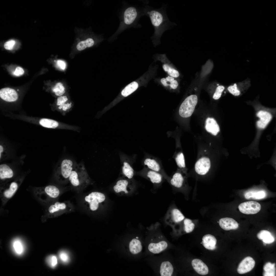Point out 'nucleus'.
I'll list each match as a JSON object with an SVG mask.
<instances>
[{
  "label": "nucleus",
  "mask_w": 276,
  "mask_h": 276,
  "mask_svg": "<svg viewBox=\"0 0 276 276\" xmlns=\"http://www.w3.org/2000/svg\"><path fill=\"white\" fill-rule=\"evenodd\" d=\"M167 8V5L163 4L160 8L156 9L146 5L143 9L144 15L150 18L154 28V34L150 39L155 45L160 43V38L165 31L170 30L176 25L169 19L166 13Z\"/></svg>",
  "instance_id": "f257e3e1"
},
{
  "label": "nucleus",
  "mask_w": 276,
  "mask_h": 276,
  "mask_svg": "<svg viewBox=\"0 0 276 276\" xmlns=\"http://www.w3.org/2000/svg\"><path fill=\"white\" fill-rule=\"evenodd\" d=\"M68 182L78 192L91 184V179L83 164L76 163L70 176Z\"/></svg>",
  "instance_id": "f03ea898"
},
{
  "label": "nucleus",
  "mask_w": 276,
  "mask_h": 276,
  "mask_svg": "<svg viewBox=\"0 0 276 276\" xmlns=\"http://www.w3.org/2000/svg\"><path fill=\"white\" fill-rule=\"evenodd\" d=\"M32 191L36 198L44 204H50L56 201L61 193L59 187L53 185L34 187Z\"/></svg>",
  "instance_id": "7ed1b4c3"
},
{
  "label": "nucleus",
  "mask_w": 276,
  "mask_h": 276,
  "mask_svg": "<svg viewBox=\"0 0 276 276\" xmlns=\"http://www.w3.org/2000/svg\"><path fill=\"white\" fill-rule=\"evenodd\" d=\"M74 209L73 205L69 201L60 202L56 201L49 204L42 218L44 220L56 217L72 212Z\"/></svg>",
  "instance_id": "20e7f679"
},
{
  "label": "nucleus",
  "mask_w": 276,
  "mask_h": 276,
  "mask_svg": "<svg viewBox=\"0 0 276 276\" xmlns=\"http://www.w3.org/2000/svg\"><path fill=\"white\" fill-rule=\"evenodd\" d=\"M76 164L69 159H65L60 162L54 171V177L56 180L62 184L68 182L71 172Z\"/></svg>",
  "instance_id": "39448f33"
},
{
  "label": "nucleus",
  "mask_w": 276,
  "mask_h": 276,
  "mask_svg": "<svg viewBox=\"0 0 276 276\" xmlns=\"http://www.w3.org/2000/svg\"><path fill=\"white\" fill-rule=\"evenodd\" d=\"M23 176L11 181L2 184L0 187V197L2 203L5 205L15 194L24 180Z\"/></svg>",
  "instance_id": "423d86ee"
},
{
  "label": "nucleus",
  "mask_w": 276,
  "mask_h": 276,
  "mask_svg": "<svg viewBox=\"0 0 276 276\" xmlns=\"http://www.w3.org/2000/svg\"><path fill=\"white\" fill-rule=\"evenodd\" d=\"M130 156L121 153L119 154L121 164V173L124 177L130 179H132L134 175L135 171L133 167L135 161L136 157Z\"/></svg>",
  "instance_id": "0eeeda50"
},
{
  "label": "nucleus",
  "mask_w": 276,
  "mask_h": 276,
  "mask_svg": "<svg viewBox=\"0 0 276 276\" xmlns=\"http://www.w3.org/2000/svg\"><path fill=\"white\" fill-rule=\"evenodd\" d=\"M106 198L105 195L102 192H93L85 197L84 202L89 210L96 211L98 210L101 205L105 201Z\"/></svg>",
  "instance_id": "6e6552de"
},
{
  "label": "nucleus",
  "mask_w": 276,
  "mask_h": 276,
  "mask_svg": "<svg viewBox=\"0 0 276 276\" xmlns=\"http://www.w3.org/2000/svg\"><path fill=\"white\" fill-rule=\"evenodd\" d=\"M144 15L143 10V11H140L135 7H129L125 10L123 13V24L127 26L137 27L139 18Z\"/></svg>",
  "instance_id": "1a4fd4ad"
},
{
  "label": "nucleus",
  "mask_w": 276,
  "mask_h": 276,
  "mask_svg": "<svg viewBox=\"0 0 276 276\" xmlns=\"http://www.w3.org/2000/svg\"><path fill=\"white\" fill-rule=\"evenodd\" d=\"M142 164L144 167L160 173L167 181L169 177L164 171L161 161L158 158L147 154L142 161Z\"/></svg>",
  "instance_id": "9d476101"
},
{
  "label": "nucleus",
  "mask_w": 276,
  "mask_h": 276,
  "mask_svg": "<svg viewBox=\"0 0 276 276\" xmlns=\"http://www.w3.org/2000/svg\"><path fill=\"white\" fill-rule=\"evenodd\" d=\"M198 101V97L195 95H192L187 97L179 107V113L180 116L184 118L190 117L194 111Z\"/></svg>",
  "instance_id": "9b49d317"
},
{
  "label": "nucleus",
  "mask_w": 276,
  "mask_h": 276,
  "mask_svg": "<svg viewBox=\"0 0 276 276\" xmlns=\"http://www.w3.org/2000/svg\"><path fill=\"white\" fill-rule=\"evenodd\" d=\"M136 175L140 176L150 181L155 188L160 187L166 180L160 173L144 167L139 171H135Z\"/></svg>",
  "instance_id": "f8f14e48"
},
{
  "label": "nucleus",
  "mask_w": 276,
  "mask_h": 276,
  "mask_svg": "<svg viewBox=\"0 0 276 276\" xmlns=\"http://www.w3.org/2000/svg\"><path fill=\"white\" fill-rule=\"evenodd\" d=\"M17 118L20 119L48 128H56L59 125L57 121L49 119L40 118L21 115L17 116Z\"/></svg>",
  "instance_id": "ddd939ff"
},
{
  "label": "nucleus",
  "mask_w": 276,
  "mask_h": 276,
  "mask_svg": "<svg viewBox=\"0 0 276 276\" xmlns=\"http://www.w3.org/2000/svg\"><path fill=\"white\" fill-rule=\"evenodd\" d=\"M166 214L165 220L170 225L178 223L185 218L181 211L174 205L170 206Z\"/></svg>",
  "instance_id": "4468645a"
},
{
  "label": "nucleus",
  "mask_w": 276,
  "mask_h": 276,
  "mask_svg": "<svg viewBox=\"0 0 276 276\" xmlns=\"http://www.w3.org/2000/svg\"><path fill=\"white\" fill-rule=\"evenodd\" d=\"M134 187V184L132 179L123 178L118 180L113 188L114 191L116 193L122 192L127 194L133 190Z\"/></svg>",
  "instance_id": "2eb2a0df"
},
{
  "label": "nucleus",
  "mask_w": 276,
  "mask_h": 276,
  "mask_svg": "<svg viewBox=\"0 0 276 276\" xmlns=\"http://www.w3.org/2000/svg\"><path fill=\"white\" fill-rule=\"evenodd\" d=\"M238 209L241 213L246 214H253L258 212L261 209V205L258 202L249 201L240 204Z\"/></svg>",
  "instance_id": "dca6fc26"
},
{
  "label": "nucleus",
  "mask_w": 276,
  "mask_h": 276,
  "mask_svg": "<svg viewBox=\"0 0 276 276\" xmlns=\"http://www.w3.org/2000/svg\"><path fill=\"white\" fill-rule=\"evenodd\" d=\"M185 177L180 171H177L169 177L167 181L173 188L181 189L185 186Z\"/></svg>",
  "instance_id": "f3484780"
},
{
  "label": "nucleus",
  "mask_w": 276,
  "mask_h": 276,
  "mask_svg": "<svg viewBox=\"0 0 276 276\" xmlns=\"http://www.w3.org/2000/svg\"><path fill=\"white\" fill-rule=\"evenodd\" d=\"M211 166L210 159L206 157H203L198 160L195 164V169L198 174L204 175L208 171Z\"/></svg>",
  "instance_id": "a211bd4d"
},
{
  "label": "nucleus",
  "mask_w": 276,
  "mask_h": 276,
  "mask_svg": "<svg viewBox=\"0 0 276 276\" xmlns=\"http://www.w3.org/2000/svg\"><path fill=\"white\" fill-rule=\"evenodd\" d=\"M255 264V261L253 259L250 257H247L240 263L237 269V271L241 274L247 273L254 268Z\"/></svg>",
  "instance_id": "6ab92c4d"
},
{
  "label": "nucleus",
  "mask_w": 276,
  "mask_h": 276,
  "mask_svg": "<svg viewBox=\"0 0 276 276\" xmlns=\"http://www.w3.org/2000/svg\"><path fill=\"white\" fill-rule=\"evenodd\" d=\"M0 97L2 99L6 101L12 102L17 100L18 95L17 93L14 89L6 87L0 89Z\"/></svg>",
  "instance_id": "aec40b11"
},
{
  "label": "nucleus",
  "mask_w": 276,
  "mask_h": 276,
  "mask_svg": "<svg viewBox=\"0 0 276 276\" xmlns=\"http://www.w3.org/2000/svg\"><path fill=\"white\" fill-rule=\"evenodd\" d=\"M14 175L13 170L9 165L6 164H2L0 165V179L3 183L12 178Z\"/></svg>",
  "instance_id": "412c9836"
},
{
  "label": "nucleus",
  "mask_w": 276,
  "mask_h": 276,
  "mask_svg": "<svg viewBox=\"0 0 276 276\" xmlns=\"http://www.w3.org/2000/svg\"><path fill=\"white\" fill-rule=\"evenodd\" d=\"M219 224L221 228L226 231L236 229L239 227L237 221L232 218L228 217L221 218Z\"/></svg>",
  "instance_id": "4be33fe9"
},
{
  "label": "nucleus",
  "mask_w": 276,
  "mask_h": 276,
  "mask_svg": "<svg viewBox=\"0 0 276 276\" xmlns=\"http://www.w3.org/2000/svg\"><path fill=\"white\" fill-rule=\"evenodd\" d=\"M257 116L260 118L257 121V125L260 129H263L266 126L272 118V116L269 112L264 111H259Z\"/></svg>",
  "instance_id": "5701e85b"
},
{
  "label": "nucleus",
  "mask_w": 276,
  "mask_h": 276,
  "mask_svg": "<svg viewBox=\"0 0 276 276\" xmlns=\"http://www.w3.org/2000/svg\"><path fill=\"white\" fill-rule=\"evenodd\" d=\"M191 264L194 269L199 274L204 275L208 273L209 269L208 266L201 260L194 259L192 261Z\"/></svg>",
  "instance_id": "b1692460"
},
{
  "label": "nucleus",
  "mask_w": 276,
  "mask_h": 276,
  "mask_svg": "<svg viewBox=\"0 0 276 276\" xmlns=\"http://www.w3.org/2000/svg\"><path fill=\"white\" fill-rule=\"evenodd\" d=\"M205 128L208 132L214 135H216L220 131L219 126L216 121L211 117H208L206 119Z\"/></svg>",
  "instance_id": "393cba45"
},
{
  "label": "nucleus",
  "mask_w": 276,
  "mask_h": 276,
  "mask_svg": "<svg viewBox=\"0 0 276 276\" xmlns=\"http://www.w3.org/2000/svg\"><path fill=\"white\" fill-rule=\"evenodd\" d=\"M202 240V245L206 249L213 250L215 249L217 240L214 236L210 234L205 235Z\"/></svg>",
  "instance_id": "a878e982"
},
{
  "label": "nucleus",
  "mask_w": 276,
  "mask_h": 276,
  "mask_svg": "<svg viewBox=\"0 0 276 276\" xmlns=\"http://www.w3.org/2000/svg\"><path fill=\"white\" fill-rule=\"evenodd\" d=\"M168 244L165 241H161L157 243H151L148 245L149 251L154 254H158L165 250L167 247Z\"/></svg>",
  "instance_id": "bb28decb"
},
{
  "label": "nucleus",
  "mask_w": 276,
  "mask_h": 276,
  "mask_svg": "<svg viewBox=\"0 0 276 276\" xmlns=\"http://www.w3.org/2000/svg\"><path fill=\"white\" fill-rule=\"evenodd\" d=\"M11 246L16 254L20 256L23 254L25 249V246L22 241L19 238L14 239L12 241Z\"/></svg>",
  "instance_id": "cd10ccee"
},
{
  "label": "nucleus",
  "mask_w": 276,
  "mask_h": 276,
  "mask_svg": "<svg viewBox=\"0 0 276 276\" xmlns=\"http://www.w3.org/2000/svg\"><path fill=\"white\" fill-rule=\"evenodd\" d=\"M258 239L262 240L263 243L270 244L275 241V238L269 231L266 230H262L257 235Z\"/></svg>",
  "instance_id": "c85d7f7f"
},
{
  "label": "nucleus",
  "mask_w": 276,
  "mask_h": 276,
  "mask_svg": "<svg viewBox=\"0 0 276 276\" xmlns=\"http://www.w3.org/2000/svg\"><path fill=\"white\" fill-rule=\"evenodd\" d=\"M174 271L172 265L169 261H164L161 263L160 268V273L162 276H171Z\"/></svg>",
  "instance_id": "c756f323"
},
{
  "label": "nucleus",
  "mask_w": 276,
  "mask_h": 276,
  "mask_svg": "<svg viewBox=\"0 0 276 276\" xmlns=\"http://www.w3.org/2000/svg\"><path fill=\"white\" fill-rule=\"evenodd\" d=\"M266 195V193L263 190L250 191L246 192L244 194V196L247 199H260L264 198Z\"/></svg>",
  "instance_id": "7c9ffc66"
},
{
  "label": "nucleus",
  "mask_w": 276,
  "mask_h": 276,
  "mask_svg": "<svg viewBox=\"0 0 276 276\" xmlns=\"http://www.w3.org/2000/svg\"><path fill=\"white\" fill-rule=\"evenodd\" d=\"M129 249L133 254H137L140 252L142 249V246L140 241L137 239L134 238L130 242L129 245Z\"/></svg>",
  "instance_id": "2f4dec72"
},
{
  "label": "nucleus",
  "mask_w": 276,
  "mask_h": 276,
  "mask_svg": "<svg viewBox=\"0 0 276 276\" xmlns=\"http://www.w3.org/2000/svg\"><path fill=\"white\" fill-rule=\"evenodd\" d=\"M275 263L270 262L266 263L263 267L264 272L263 275L265 276H275L276 271Z\"/></svg>",
  "instance_id": "473e14b6"
},
{
  "label": "nucleus",
  "mask_w": 276,
  "mask_h": 276,
  "mask_svg": "<svg viewBox=\"0 0 276 276\" xmlns=\"http://www.w3.org/2000/svg\"><path fill=\"white\" fill-rule=\"evenodd\" d=\"M138 85L137 83L133 82L128 84L122 91L121 94L124 96L126 97L130 95L138 88Z\"/></svg>",
  "instance_id": "72a5a7b5"
},
{
  "label": "nucleus",
  "mask_w": 276,
  "mask_h": 276,
  "mask_svg": "<svg viewBox=\"0 0 276 276\" xmlns=\"http://www.w3.org/2000/svg\"><path fill=\"white\" fill-rule=\"evenodd\" d=\"M94 43V40L93 38H89L79 42L76 46V48L79 51L82 50L87 47L92 46Z\"/></svg>",
  "instance_id": "f704fd0d"
},
{
  "label": "nucleus",
  "mask_w": 276,
  "mask_h": 276,
  "mask_svg": "<svg viewBox=\"0 0 276 276\" xmlns=\"http://www.w3.org/2000/svg\"><path fill=\"white\" fill-rule=\"evenodd\" d=\"M174 157L178 168L181 169L185 168V158L182 152H179L176 153L174 155Z\"/></svg>",
  "instance_id": "c9c22d12"
},
{
  "label": "nucleus",
  "mask_w": 276,
  "mask_h": 276,
  "mask_svg": "<svg viewBox=\"0 0 276 276\" xmlns=\"http://www.w3.org/2000/svg\"><path fill=\"white\" fill-rule=\"evenodd\" d=\"M184 229L187 233L192 232L194 229L195 225L192 221L189 218H186L183 221Z\"/></svg>",
  "instance_id": "e433bc0d"
},
{
  "label": "nucleus",
  "mask_w": 276,
  "mask_h": 276,
  "mask_svg": "<svg viewBox=\"0 0 276 276\" xmlns=\"http://www.w3.org/2000/svg\"><path fill=\"white\" fill-rule=\"evenodd\" d=\"M59 258L61 262L64 264L68 263L70 260V257L68 253L64 250L60 251L58 254Z\"/></svg>",
  "instance_id": "4c0bfd02"
},
{
  "label": "nucleus",
  "mask_w": 276,
  "mask_h": 276,
  "mask_svg": "<svg viewBox=\"0 0 276 276\" xmlns=\"http://www.w3.org/2000/svg\"><path fill=\"white\" fill-rule=\"evenodd\" d=\"M46 262L49 266L52 268L56 267L58 263L57 257L55 255H51L47 257Z\"/></svg>",
  "instance_id": "58836bf2"
},
{
  "label": "nucleus",
  "mask_w": 276,
  "mask_h": 276,
  "mask_svg": "<svg viewBox=\"0 0 276 276\" xmlns=\"http://www.w3.org/2000/svg\"><path fill=\"white\" fill-rule=\"evenodd\" d=\"M53 91L57 96H61L65 92L64 87L60 82L56 84L53 89Z\"/></svg>",
  "instance_id": "ea45409f"
},
{
  "label": "nucleus",
  "mask_w": 276,
  "mask_h": 276,
  "mask_svg": "<svg viewBox=\"0 0 276 276\" xmlns=\"http://www.w3.org/2000/svg\"><path fill=\"white\" fill-rule=\"evenodd\" d=\"M163 67L164 70L165 71L167 72L171 77L177 78L179 75V73L177 71L171 68L167 64L164 65Z\"/></svg>",
  "instance_id": "a19ab883"
},
{
  "label": "nucleus",
  "mask_w": 276,
  "mask_h": 276,
  "mask_svg": "<svg viewBox=\"0 0 276 276\" xmlns=\"http://www.w3.org/2000/svg\"><path fill=\"white\" fill-rule=\"evenodd\" d=\"M225 88V87L222 85H219L217 87L213 95V99L215 100L219 99L221 97L222 93Z\"/></svg>",
  "instance_id": "79ce46f5"
},
{
  "label": "nucleus",
  "mask_w": 276,
  "mask_h": 276,
  "mask_svg": "<svg viewBox=\"0 0 276 276\" xmlns=\"http://www.w3.org/2000/svg\"><path fill=\"white\" fill-rule=\"evenodd\" d=\"M227 90L230 93L234 96H238L240 94V91L238 89L236 84L228 86Z\"/></svg>",
  "instance_id": "37998d69"
},
{
  "label": "nucleus",
  "mask_w": 276,
  "mask_h": 276,
  "mask_svg": "<svg viewBox=\"0 0 276 276\" xmlns=\"http://www.w3.org/2000/svg\"><path fill=\"white\" fill-rule=\"evenodd\" d=\"M68 99L66 96H60L57 99L56 105L59 106L58 108L59 109H62L63 106L65 104Z\"/></svg>",
  "instance_id": "c03bdc74"
},
{
  "label": "nucleus",
  "mask_w": 276,
  "mask_h": 276,
  "mask_svg": "<svg viewBox=\"0 0 276 276\" xmlns=\"http://www.w3.org/2000/svg\"><path fill=\"white\" fill-rule=\"evenodd\" d=\"M7 150L6 146L3 144L0 145V161L4 159L7 156Z\"/></svg>",
  "instance_id": "a18cd8bd"
},
{
  "label": "nucleus",
  "mask_w": 276,
  "mask_h": 276,
  "mask_svg": "<svg viewBox=\"0 0 276 276\" xmlns=\"http://www.w3.org/2000/svg\"><path fill=\"white\" fill-rule=\"evenodd\" d=\"M15 43V42L14 40H10L6 42L4 44V47L5 49L7 50L12 49Z\"/></svg>",
  "instance_id": "49530a36"
},
{
  "label": "nucleus",
  "mask_w": 276,
  "mask_h": 276,
  "mask_svg": "<svg viewBox=\"0 0 276 276\" xmlns=\"http://www.w3.org/2000/svg\"><path fill=\"white\" fill-rule=\"evenodd\" d=\"M24 73V71L22 68L18 66L16 67L14 74L16 76H19L23 74Z\"/></svg>",
  "instance_id": "de8ad7c7"
},
{
  "label": "nucleus",
  "mask_w": 276,
  "mask_h": 276,
  "mask_svg": "<svg viewBox=\"0 0 276 276\" xmlns=\"http://www.w3.org/2000/svg\"><path fill=\"white\" fill-rule=\"evenodd\" d=\"M57 63L59 67L61 69L63 70L65 69L66 67V64L64 61L61 60H58L57 62Z\"/></svg>",
  "instance_id": "09e8293b"
},
{
  "label": "nucleus",
  "mask_w": 276,
  "mask_h": 276,
  "mask_svg": "<svg viewBox=\"0 0 276 276\" xmlns=\"http://www.w3.org/2000/svg\"><path fill=\"white\" fill-rule=\"evenodd\" d=\"M178 85V84L177 80H174L170 82L169 86L173 89H175L177 88Z\"/></svg>",
  "instance_id": "8fccbe9b"
},
{
  "label": "nucleus",
  "mask_w": 276,
  "mask_h": 276,
  "mask_svg": "<svg viewBox=\"0 0 276 276\" xmlns=\"http://www.w3.org/2000/svg\"><path fill=\"white\" fill-rule=\"evenodd\" d=\"M71 103H65L63 106L62 109L64 111H65L67 110L70 109L71 107Z\"/></svg>",
  "instance_id": "3c124183"
},
{
  "label": "nucleus",
  "mask_w": 276,
  "mask_h": 276,
  "mask_svg": "<svg viewBox=\"0 0 276 276\" xmlns=\"http://www.w3.org/2000/svg\"><path fill=\"white\" fill-rule=\"evenodd\" d=\"M161 82L162 84L165 86H167L168 85L167 83V81L165 78H163L161 79Z\"/></svg>",
  "instance_id": "603ef678"
},
{
  "label": "nucleus",
  "mask_w": 276,
  "mask_h": 276,
  "mask_svg": "<svg viewBox=\"0 0 276 276\" xmlns=\"http://www.w3.org/2000/svg\"><path fill=\"white\" fill-rule=\"evenodd\" d=\"M166 79L167 81V82H170L174 80V78L168 76L166 78Z\"/></svg>",
  "instance_id": "864d4df0"
},
{
  "label": "nucleus",
  "mask_w": 276,
  "mask_h": 276,
  "mask_svg": "<svg viewBox=\"0 0 276 276\" xmlns=\"http://www.w3.org/2000/svg\"><path fill=\"white\" fill-rule=\"evenodd\" d=\"M136 238H138V237H136Z\"/></svg>",
  "instance_id": "5fc2aeb1"
}]
</instances>
